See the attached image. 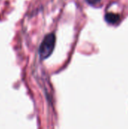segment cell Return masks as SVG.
Masks as SVG:
<instances>
[{"label": "cell", "instance_id": "6da1fadb", "mask_svg": "<svg viewBox=\"0 0 128 129\" xmlns=\"http://www.w3.org/2000/svg\"><path fill=\"white\" fill-rule=\"evenodd\" d=\"M55 42L56 38L54 33H50L45 36L38 48V54L41 59L45 60L52 54L54 49Z\"/></svg>", "mask_w": 128, "mask_h": 129}, {"label": "cell", "instance_id": "7a4b0ae2", "mask_svg": "<svg viewBox=\"0 0 128 129\" xmlns=\"http://www.w3.org/2000/svg\"><path fill=\"white\" fill-rule=\"evenodd\" d=\"M105 20L107 23L110 24H115L121 20V16L118 14L109 12L106 13V14L105 15Z\"/></svg>", "mask_w": 128, "mask_h": 129}, {"label": "cell", "instance_id": "3957f363", "mask_svg": "<svg viewBox=\"0 0 128 129\" xmlns=\"http://www.w3.org/2000/svg\"><path fill=\"white\" fill-rule=\"evenodd\" d=\"M101 0H86V2L90 4V5H97V3H99Z\"/></svg>", "mask_w": 128, "mask_h": 129}]
</instances>
